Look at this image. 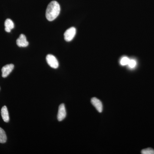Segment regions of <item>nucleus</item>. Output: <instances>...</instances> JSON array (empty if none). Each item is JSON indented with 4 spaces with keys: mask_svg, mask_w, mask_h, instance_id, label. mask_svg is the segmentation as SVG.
Wrapping results in <instances>:
<instances>
[{
    "mask_svg": "<svg viewBox=\"0 0 154 154\" xmlns=\"http://www.w3.org/2000/svg\"><path fill=\"white\" fill-rule=\"evenodd\" d=\"M59 4L55 1H52L48 6L45 13L46 19L49 21H52L57 18L60 13Z\"/></svg>",
    "mask_w": 154,
    "mask_h": 154,
    "instance_id": "f257e3e1",
    "label": "nucleus"
},
{
    "mask_svg": "<svg viewBox=\"0 0 154 154\" xmlns=\"http://www.w3.org/2000/svg\"><path fill=\"white\" fill-rule=\"evenodd\" d=\"M76 32V30L74 27H71L69 28L65 31L64 34L65 40L67 42L71 41L73 38H74Z\"/></svg>",
    "mask_w": 154,
    "mask_h": 154,
    "instance_id": "f03ea898",
    "label": "nucleus"
},
{
    "mask_svg": "<svg viewBox=\"0 0 154 154\" xmlns=\"http://www.w3.org/2000/svg\"><path fill=\"white\" fill-rule=\"evenodd\" d=\"M46 61L49 66L54 69L58 67V62L55 56L52 54H48L46 57Z\"/></svg>",
    "mask_w": 154,
    "mask_h": 154,
    "instance_id": "7ed1b4c3",
    "label": "nucleus"
},
{
    "mask_svg": "<svg viewBox=\"0 0 154 154\" xmlns=\"http://www.w3.org/2000/svg\"><path fill=\"white\" fill-rule=\"evenodd\" d=\"M66 112L64 104H62L59 107L57 114V119L59 121H61L66 117Z\"/></svg>",
    "mask_w": 154,
    "mask_h": 154,
    "instance_id": "20e7f679",
    "label": "nucleus"
},
{
    "mask_svg": "<svg viewBox=\"0 0 154 154\" xmlns=\"http://www.w3.org/2000/svg\"><path fill=\"white\" fill-rule=\"evenodd\" d=\"M14 66L13 64L6 65L3 66L2 68V76L3 78H6L9 75V74L14 69Z\"/></svg>",
    "mask_w": 154,
    "mask_h": 154,
    "instance_id": "39448f33",
    "label": "nucleus"
},
{
    "mask_svg": "<svg viewBox=\"0 0 154 154\" xmlns=\"http://www.w3.org/2000/svg\"><path fill=\"white\" fill-rule=\"evenodd\" d=\"M17 44L19 47H26L28 46L29 43L25 35L22 34L17 39Z\"/></svg>",
    "mask_w": 154,
    "mask_h": 154,
    "instance_id": "423d86ee",
    "label": "nucleus"
},
{
    "mask_svg": "<svg viewBox=\"0 0 154 154\" xmlns=\"http://www.w3.org/2000/svg\"><path fill=\"white\" fill-rule=\"evenodd\" d=\"M91 102L92 105H94L98 112L101 113L103 110V105L101 101L97 98L94 97L91 99Z\"/></svg>",
    "mask_w": 154,
    "mask_h": 154,
    "instance_id": "0eeeda50",
    "label": "nucleus"
},
{
    "mask_svg": "<svg viewBox=\"0 0 154 154\" xmlns=\"http://www.w3.org/2000/svg\"><path fill=\"white\" fill-rule=\"evenodd\" d=\"M1 115L4 122H8L10 120V117H9L8 108L6 106H4L2 107L1 110Z\"/></svg>",
    "mask_w": 154,
    "mask_h": 154,
    "instance_id": "6e6552de",
    "label": "nucleus"
},
{
    "mask_svg": "<svg viewBox=\"0 0 154 154\" xmlns=\"http://www.w3.org/2000/svg\"><path fill=\"white\" fill-rule=\"evenodd\" d=\"M5 30L6 32H10L14 27V24L11 19H7L5 23Z\"/></svg>",
    "mask_w": 154,
    "mask_h": 154,
    "instance_id": "1a4fd4ad",
    "label": "nucleus"
},
{
    "mask_svg": "<svg viewBox=\"0 0 154 154\" xmlns=\"http://www.w3.org/2000/svg\"><path fill=\"white\" fill-rule=\"evenodd\" d=\"M7 141V136L5 132L2 128H0V143H4Z\"/></svg>",
    "mask_w": 154,
    "mask_h": 154,
    "instance_id": "9d476101",
    "label": "nucleus"
},
{
    "mask_svg": "<svg viewBox=\"0 0 154 154\" xmlns=\"http://www.w3.org/2000/svg\"><path fill=\"white\" fill-rule=\"evenodd\" d=\"M130 59L129 58L127 57H124L122 58L121 60H120V63L122 66L128 65V63H129Z\"/></svg>",
    "mask_w": 154,
    "mask_h": 154,
    "instance_id": "9b49d317",
    "label": "nucleus"
},
{
    "mask_svg": "<svg viewBox=\"0 0 154 154\" xmlns=\"http://www.w3.org/2000/svg\"><path fill=\"white\" fill-rule=\"evenodd\" d=\"M137 64V63L136 60L134 59H130L128 65V66L130 68L134 69L136 66Z\"/></svg>",
    "mask_w": 154,
    "mask_h": 154,
    "instance_id": "f8f14e48",
    "label": "nucleus"
},
{
    "mask_svg": "<svg viewBox=\"0 0 154 154\" xmlns=\"http://www.w3.org/2000/svg\"><path fill=\"white\" fill-rule=\"evenodd\" d=\"M143 154H154V150L152 148L144 149L141 151Z\"/></svg>",
    "mask_w": 154,
    "mask_h": 154,
    "instance_id": "ddd939ff",
    "label": "nucleus"
}]
</instances>
